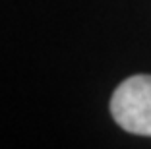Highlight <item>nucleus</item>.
Segmentation results:
<instances>
[{
    "label": "nucleus",
    "instance_id": "obj_1",
    "mask_svg": "<svg viewBox=\"0 0 151 149\" xmlns=\"http://www.w3.org/2000/svg\"><path fill=\"white\" fill-rule=\"evenodd\" d=\"M111 114L122 130L151 137V76L124 79L111 97Z\"/></svg>",
    "mask_w": 151,
    "mask_h": 149
}]
</instances>
